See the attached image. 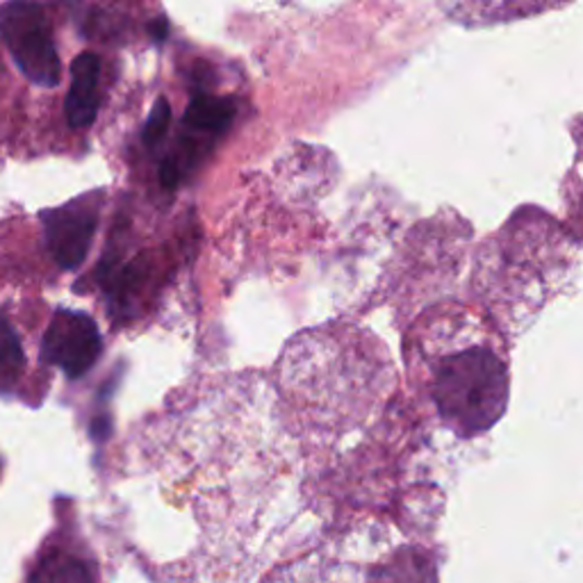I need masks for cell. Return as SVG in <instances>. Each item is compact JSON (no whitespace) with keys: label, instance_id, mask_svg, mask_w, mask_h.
<instances>
[{"label":"cell","instance_id":"30bf717a","mask_svg":"<svg viewBox=\"0 0 583 583\" xmlns=\"http://www.w3.org/2000/svg\"><path fill=\"white\" fill-rule=\"evenodd\" d=\"M169 124H172V106H169V101L164 99H158L153 110H151V116L149 121H146L144 126V133H141V139L146 146H156L169 131Z\"/></svg>","mask_w":583,"mask_h":583},{"label":"cell","instance_id":"ba28073f","mask_svg":"<svg viewBox=\"0 0 583 583\" xmlns=\"http://www.w3.org/2000/svg\"><path fill=\"white\" fill-rule=\"evenodd\" d=\"M374 583H437V574L426 556L406 551L404 556L399 554L390 566L381 568Z\"/></svg>","mask_w":583,"mask_h":583},{"label":"cell","instance_id":"7a4b0ae2","mask_svg":"<svg viewBox=\"0 0 583 583\" xmlns=\"http://www.w3.org/2000/svg\"><path fill=\"white\" fill-rule=\"evenodd\" d=\"M0 39L23 76L39 87H58L62 80V64L55 41L41 5L8 3L0 8Z\"/></svg>","mask_w":583,"mask_h":583},{"label":"cell","instance_id":"277c9868","mask_svg":"<svg viewBox=\"0 0 583 583\" xmlns=\"http://www.w3.org/2000/svg\"><path fill=\"white\" fill-rule=\"evenodd\" d=\"M101 194L91 191L66 206L41 212V224L46 233V247L51 251L60 270L73 272L85 262L99 226Z\"/></svg>","mask_w":583,"mask_h":583},{"label":"cell","instance_id":"8992f818","mask_svg":"<svg viewBox=\"0 0 583 583\" xmlns=\"http://www.w3.org/2000/svg\"><path fill=\"white\" fill-rule=\"evenodd\" d=\"M235 114H237V106L233 99L199 91L189 101L187 112L183 116V124L189 135L219 137L231 128Z\"/></svg>","mask_w":583,"mask_h":583},{"label":"cell","instance_id":"5b68a950","mask_svg":"<svg viewBox=\"0 0 583 583\" xmlns=\"http://www.w3.org/2000/svg\"><path fill=\"white\" fill-rule=\"evenodd\" d=\"M101 60L94 53H80L71 64V89L64 101L71 128H89L99 114Z\"/></svg>","mask_w":583,"mask_h":583},{"label":"cell","instance_id":"3957f363","mask_svg":"<svg viewBox=\"0 0 583 583\" xmlns=\"http://www.w3.org/2000/svg\"><path fill=\"white\" fill-rule=\"evenodd\" d=\"M101 351L103 339L89 314L60 308L44 333L39 358L44 364H51L71 381H76L94 368Z\"/></svg>","mask_w":583,"mask_h":583},{"label":"cell","instance_id":"9c48e42d","mask_svg":"<svg viewBox=\"0 0 583 583\" xmlns=\"http://www.w3.org/2000/svg\"><path fill=\"white\" fill-rule=\"evenodd\" d=\"M23 364H26V353H23L21 339L14 326L0 318V393H10L18 381Z\"/></svg>","mask_w":583,"mask_h":583},{"label":"cell","instance_id":"8fae6325","mask_svg":"<svg viewBox=\"0 0 583 583\" xmlns=\"http://www.w3.org/2000/svg\"><path fill=\"white\" fill-rule=\"evenodd\" d=\"M146 30H149V37L156 44H164L166 37H169V30H172V28H169V21L164 16H160V18H153L149 26H146Z\"/></svg>","mask_w":583,"mask_h":583},{"label":"cell","instance_id":"52a82bcc","mask_svg":"<svg viewBox=\"0 0 583 583\" xmlns=\"http://www.w3.org/2000/svg\"><path fill=\"white\" fill-rule=\"evenodd\" d=\"M28 583H96L89 566L66 551H48L39 558Z\"/></svg>","mask_w":583,"mask_h":583},{"label":"cell","instance_id":"6da1fadb","mask_svg":"<svg viewBox=\"0 0 583 583\" xmlns=\"http://www.w3.org/2000/svg\"><path fill=\"white\" fill-rule=\"evenodd\" d=\"M429 393L441 420L458 435L488 431L506 410L508 370L488 347H460L431 364Z\"/></svg>","mask_w":583,"mask_h":583}]
</instances>
